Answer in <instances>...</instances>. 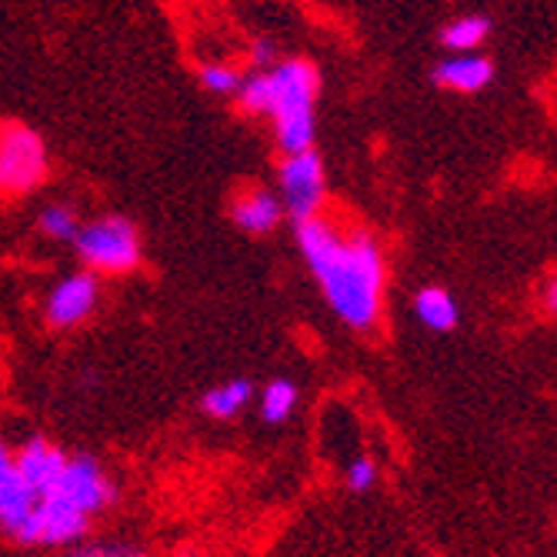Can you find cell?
Here are the masks:
<instances>
[{
  "instance_id": "5b68a950",
  "label": "cell",
  "mask_w": 557,
  "mask_h": 557,
  "mask_svg": "<svg viewBox=\"0 0 557 557\" xmlns=\"http://www.w3.org/2000/svg\"><path fill=\"white\" fill-rule=\"evenodd\" d=\"M277 197H281L284 214L294 224L324 211L327 174H324V161L314 147L300 150V154H284V161L277 164Z\"/></svg>"
},
{
  "instance_id": "ac0fdd59",
  "label": "cell",
  "mask_w": 557,
  "mask_h": 557,
  "mask_svg": "<svg viewBox=\"0 0 557 557\" xmlns=\"http://www.w3.org/2000/svg\"><path fill=\"white\" fill-rule=\"evenodd\" d=\"M37 227L50 240H74L81 231V218L71 205H47L37 218Z\"/></svg>"
},
{
  "instance_id": "52a82bcc",
  "label": "cell",
  "mask_w": 557,
  "mask_h": 557,
  "mask_svg": "<svg viewBox=\"0 0 557 557\" xmlns=\"http://www.w3.org/2000/svg\"><path fill=\"white\" fill-rule=\"evenodd\" d=\"M90 521L94 518L81 515L67 500H61L54 494H40L30 518L24 521V528L14 541L30 544V547H71V544L84 541V534L90 531Z\"/></svg>"
},
{
  "instance_id": "8992f818",
  "label": "cell",
  "mask_w": 557,
  "mask_h": 557,
  "mask_svg": "<svg viewBox=\"0 0 557 557\" xmlns=\"http://www.w3.org/2000/svg\"><path fill=\"white\" fill-rule=\"evenodd\" d=\"M47 494L67 500L71 508H77L87 518H97L117 500V484L104 471V465H100L97 458H90V454H67L64 471L58 474L54 487H50Z\"/></svg>"
},
{
  "instance_id": "44dd1931",
  "label": "cell",
  "mask_w": 557,
  "mask_h": 557,
  "mask_svg": "<svg viewBox=\"0 0 557 557\" xmlns=\"http://www.w3.org/2000/svg\"><path fill=\"white\" fill-rule=\"evenodd\" d=\"M377 484V465L371 458H354L347 465V487L354 494H364Z\"/></svg>"
},
{
  "instance_id": "9c48e42d",
  "label": "cell",
  "mask_w": 557,
  "mask_h": 557,
  "mask_svg": "<svg viewBox=\"0 0 557 557\" xmlns=\"http://www.w3.org/2000/svg\"><path fill=\"white\" fill-rule=\"evenodd\" d=\"M231 221L237 231L250 234V237H264L271 231H277V224L284 221V208L281 197L271 187L261 184H247L231 197Z\"/></svg>"
},
{
  "instance_id": "7402d4cb",
  "label": "cell",
  "mask_w": 557,
  "mask_h": 557,
  "mask_svg": "<svg viewBox=\"0 0 557 557\" xmlns=\"http://www.w3.org/2000/svg\"><path fill=\"white\" fill-rule=\"evenodd\" d=\"M250 64H255V71H268L277 64V44L271 37H258L255 44H250Z\"/></svg>"
},
{
  "instance_id": "277c9868",
  "label": "cell",
  "mask_w": 557,
  "mask_h": 557,
  "mask_svg": "<svg viewBox=\"0 0 557 557\" xmlns=\"http://www.w3.org/2000/svg\"><path fill=\"white\" fill-rule=\"evenodd\" d=\"M50 174L44 137L17 121L0 124V200H14L37 190Z\"/></svg>"
},
{
  "instance_id": "9a60e30c",
  "label": "cell",
  "mask_w": 557,
  "mask_h": 557,
  "mask_svg": "<svg viewBox=\"0 0 557 557\" xmlns=\"http://www.w3.org/2000/svg\"><path fill=\"white\" fill-rule=\"evenodd\" d=\"M491 24L481 14H465V17H454L444 24L441 30V47L447 54H474V50L487 40Z\"/></svg>"
},
{
  "instance_id": "6da1fadb",
  "label": "cell",
  "mask_w": 557,
  "mask_h": 557,
  "mask_svg": "<svg viewBox=\"0 0 557 557\" xmlns=\"http://www.w3.org/2000/svg\"><path fill=\"white\" fill-rule=\"evenodd\" d=\"M294 237L331 311L350 331H374L384 314L387 287L381 244L361 227H344L331 221L324 211L308 221H297Z\"/></svg>"
},
{
  "instance_id": "30bf717a",
  "label": "cell",
  "mask_w": 557,
  "mask_h": 557,
  "mask_svg": "<svg viewBox=\"0 0 557 557\" xmlns=\"http://www.w3.org/2000/svg\"><path fill=\"white\" fill-rule=\"evenodd\" d=\"M34 504H37V494L21 478L14 465V450L0 441V531L8 537H17L24 521L34 511Z\"/></svg>"
},
{
  "instance_id": "e0dca14e",
  "label": "cell",
  "mask_w": 557,
  "mask_h": 557,
  "mask_svg": "<svg viewBox=\"0 0 557 557\" xmlns=\"http://www.w3.org/2000/svg\"><path fill=\"white\" fill-rule=\"evenodd\" d=\"M297 384L287 377H274L264 391H261V418L268 424H284L290 421L294 408H297Z\"/></svg>"
},
{
  "instance_id": "ffe728a7",
  "label": "cell",
  "mask_w": 557,
  "mask_h": 557,
  "mask_svg": "<svg viewBox=\"0 0 557 557\" xmlns=\"http://www.w3.org/2000/svg\"><path fill=\"white\" fill-rule=\"evenodd\" d=\"M64 557H147L144 547L124 544V541H94V544H77Z\"/></svg>"
},
{
  "instance_id": "3957f363",
  "label": "cell",
  "mask_w": 557,
  "mask_h": 557,
  "mask_svg": "<svg viewBox=\"0 0 557 557\" xmlns=\"http://www.w3.org/2000/svg\"><path fill=\"white\" fill-rule=\"evenodd\" d=\"M74 250L90 274H131L144 258L137 227L117 214L81 224Z\"/></svg>"
},
{
  "instance_id": "7a4b0ae2",
  "label": "cell",
  "mask_w": 557,
  "mask_h": 557,
  "mask_svg": "<svg viewBox=\"0 0 557 557\" xmlns=\"http://www.w3.org/2000/svg\"><path fill=\"white\" fill-rule=\"evenodd\" d=\"M274 81V104H271V121H274V140L281 154H300V150L314 147L318 134V117L314 104L321 94V74L311 61L304 58H287L271 67Z\"/></svg>"
},
{
  "instance_id": "5bb4252c",
  "label": "cell",
  "mask_w": 557,
  "mask_h": 557,
  "mask_svg": "<svg viewBox=\"0 0 557 557\" xmlns=\"http://www.w3.org/2000/svg\"><path fill=\"white\" fill-rule=\"evenodd\" d=\"M250 397H255V384L244 381V377H234V381H224V384L211 387L205 394V400H200V408H205V414L214 418V421H231L247 408Z\"/></svg>"
},
{
  "instance_id": "8fae6325",
  "label": "cell",
  "mask_w": 557,
  "mask_h": 557,
  "mask_svg": "<svg viewBox=\"0 0 557 557\" xmlns=\"http://www.w3.org/2000/svg\"><path fill=\"white\" fill-rule=\"evenodd\" d=\"M64 461H67V454L58 444H50L47 437H30L27 444H21V450H14V465L37 497L54 487L58 474L64 471Z\"/></svg>"
},
{
  "instance_id": "2e32d148",
  "label": "cell",
  "mask_w": 557,
  "mask_h": 557,
  "mask_svg": "<svg viewBox=\"0 0 557 557\" xmlns=\"http://www.w3.org/2000/svg\"><path fill=\"white\" fill-rule=\"evenodd\" d=\"M237 108L250 117H271V104H274V81H271V67L268 71H250L244 74L240 87H237Z\"/></svg>"
},
{
  "instance_id": "4fadbf2b",
  "label": "cell",
  "mask_w": 557,
  "mask_h": 557,
  "mask_svg": "<svg viewBox=\"0 0 557 557\" xmlns=\"http://www.w3.org/2000/svg\"><path fill=\"white\" fill-rule=\"evenodd\" d=\"M414 314L428 331L447 334L458 327V304L444 287H421L414 297Z\"/></svg>"
},
{
  "instance_id": "603a6c76",
  "label": "cell",
  "mask_w": 557,
  "mask_h": 557,
  "mask_svg": "<svg viewBox=\"0 0 557 557\" xmlns=\"http://www.w3.org/2000/svg\"><path fill=\"white\" fill-rule=\"evenodd\" d=\"M541 308H544L550 318H557V274H550V277L544 281V287H541Z\"/></svg>"
},
{
  "instance_id": "d6986e66",
  "label": "cell",
  "mask_w": 557,
  "mask_h": 557,
  "mask_svg": "<svg viewBox=\"0 0 557 557\" xmlns=\"http://www.w3.org/2000/svg\"><path fill=\"white\" fill-rule=\"evenodd\" d=\"M197 81H200V87L211 90V94L234 97L240 81H244V74L237 67H231V64H205V67L197 71Z\"/></svg>"
},
{
  "instance_id": "7c38bea8",
  "label": "cell",
  "mask_w": 557,
  "mask_h": 557,
  "mask_svg": "<svg viewBox=\"0 0 557 557\" xmlns=\"http://www.w3.org/2000/svg\"><path fill=\"white\" fill-rule=\"evenodd\" d=\"M494 81V64L481 54H450L434 67V84L458 94H478Z\"/></svg>"
},
{
  "instance_id": "ba28073f",
  "label": "cell",
  "mask_w": 557,
  "mask_h": 557,
  "mask_svg": "<svg viewBox=\"0 0 557 557\" xmlns=\"http://www.w3.org/2000/svg\"><path fill=\"white\" fill-rule=\"evenodd\" d=\"M100 304V284L90 271H74L61 277L44 297V321L54 331H71L90 321V314Z\"/></svg>"
}]
</instances>
